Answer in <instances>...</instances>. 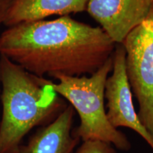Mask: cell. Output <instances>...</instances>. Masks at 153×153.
Instances as JSON below:
<instances>
[{
  "mask_svg": "<svg viewBox=\"0 0 153 153\" xmlns=\"http://www.w3.org/2000/svg\"><path fill=\"white\" fill-rule=\"evenodd\" d=\"M115 48L101 27L69 15L20 23L0 34V55L39 77L91 75L112 56Z\"/></svg>",
  "mask_w": 153,
  "mask_h": 153,
  "instance_id": "cell-1",
  "label": "cell"
},
{
  "mask_svg": "<svg viewBox=\"0 0 153 153\" xmlns=\"http://www.w3.org/2000/svg\"><path fill=\"white\" fill-rule=\"evenodd\" d=\"M0 153H18L33 128L53 122L65 108L53 81L30 73L0 55Z\"/></svg>",
  "mask_w": 153,
  "mask_h": 153,
  "instance_id": "cell-2",
  "label": "cell"
},
{
  "mask_svg": "<svg viewBox=\"0 0 153 153\" xmlns=\"http://www.w3.org/2000/svg\"><path fill=\"white\" fill-rule=\"evenodd\" d=\"M113 69V57H109L90 76H72L57 74L53 78V87L76 110L80 123L72 130L74 136L82 142L100 140L109 143L120 150L128 151L131 144L124 133L113 127L104 107L105 85Z\"/></svg>",
  "mask_w": 153,
  "mask_h": 153,
  "instance_id": "cell-3",
  "label": "cell"
},
{
  "mask_svg": "<svg viewBox=\"0 0 153 153\" xmlns=\"http://www.w3.org/2000/svg\"><path fill=\"white\" fill-rule=\"evenodd\" d=\"M126 73L139 104L141 123L153 137V6L145 20L122 43Z\"/></svg>",
  "mask_w": 153,
  "mask_h": 153,
  "instance_id": "cell-4",
  "label": "cell"
},
{
  "mask_svg": "<svg viewBox=\"0 0 153 153\" xmlns=\"http://www.w3.org/2000/svg\"><path fill=\"white\" fill-rule=\"evenodd\" d=\"M113 72L107 78L104 97L107 100V118L113 127L133 130L146 141L153 151V137L141 123L135 109L126 64V50L118 44L112 55Z\"/></svg>",
  "mask_w": 153,
  "mask_h": 153,
  "instance_id": "cell-5",
  "label": "cell"
},
{
  "mask_svg": "<svg viewBox=\"0 0 153 153\" xmlns=\"http://www.w3.org/2000/svg\"><path fill=\"white\" fill-rule=\"evenodd\" d=\"M152 6L153 0H89L86 10L115 44H122Z\"/></svg>",
  "mask_w": 153,
  "mask_h": 153,
  "instance_id": "cell-6",
  "label": "cell"
},
{
  "mask_svg": "<svg viewBox=\"0 0 153 153\" xmlns=\"http://www.w3.org/2000/svg\"><path fill=\"white\" fill-rule=\"evenodd\" d=\"M74 108L66 106L58 116L38 129L18 153H72L79 139L72 133Z\"/></svg>",
  "mask_w": 153,
  "mask_h": 153,
  "instance_id": "cell-7",
  "label": "cell"
},
{
  "mask_svg": "<svg viewBox=\"0 0 153 153\" xmlns=\"http://www.w3.org/2000/svg\"><path fill=\"white\" fill-rule=\"evenodd\" d=\"M89 0H12L4 22L7 27L43 20L53 15L68 16L87 9Z\"/></svg>",
  "mask_w": 153,
  "mask_h": 153,
  "instance_id": "cell-8",
  "label": "cell"
},
{
  "mask_svg": "<svg viewBox=\"0 0 153 153\" xmlns=\"http://www.w3.org/2000/svg\"><path fill=\"white\" fill-rule=\"evenodd\" d=\"M76 153H116L112 145L100 140H87L76 151Z\"/></svg>",
  "mask_w": 153,
  "mask_h": 153,
  "instance_id": "cell-9",
  "label": "cell"
},
{
  "mask_svg": "<svg viewBox=\"0 0 153 153\" xmlns=\"http://www.w3.org/2000/svg\"><path fill=\"white\" fill-rule=\"evenodd\" d=\"M12 0H0V24L4 22Z\"/></svg>",
  "mask_w": 153,
  "mask_h": 153,
  "instance_id": "cell-10",
  "label": "cell"
}]
</instances>
